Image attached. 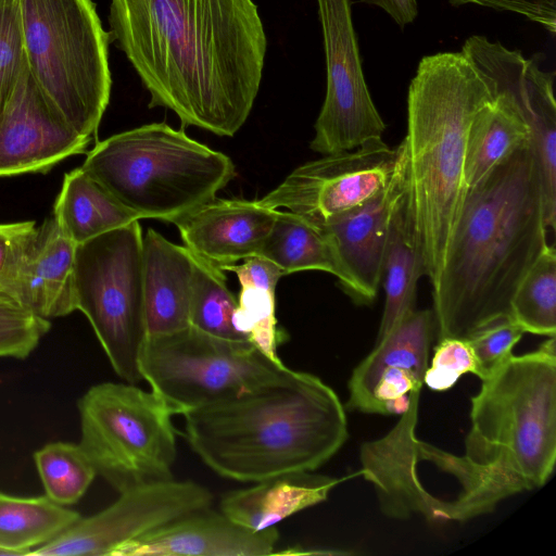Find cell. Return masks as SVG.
Returning a JSON list of instances; mask_svg holds the SVG:
<instances>
[{"instance_id": "obj_10", "label": "cell", "mask_w": 556, "mask_h": 556, "mask_svg": "<svg viewBox=\"0 0 556 556\" xmlns=\"http://www.w3.org/2000/svg\"><path fill=\"white\" fill-rule=\"evenodd\" d=\"M139 220L76 244V309L89 320L113 370L142 380L139 355L148 337Z\"/></svg>"}, {"instance_id": "obj_4", "label": "cell", "mask_w": 556, "mask_h": 556, "mask_svg": "<svg viewBox=\"0 0 556 556\" xmlns=\"http://www.w3.org/2000/svg\"><path fill=\"white\" fill-rule=\"evenodd\" d=\"M191 450L218 476L258 482L313 471L349 437L339 396L317 376L293 370L282 381L184 414Z\"/></svg>"}, {"instance_id": "obj_31", "label": "cell", "mask_w": 556, "mask_h": 556, "mask_svg": "<svg viewBox=\"0 0 556 556\" xmlns=\"http://www.w3.org/2000/svg\"><path fill=\"white\" fill-rule=\"evenodd\" d=\"M275 287L242 283L233 316L236 329L257 350L280 361L277 348L283 333L277 326Z\"/></svg>"}, {"instance_id": "obj_38", "label": "cell", "mask_w": 556, "mask_h": 556, "mask_svg": "<svg viewBox=\"0 0 556 556\" xmlns=\"http://www.w3.org/2000/svg\"><path fill=\"white\" fill-rule=\"evenodd\" d=\"M384 10L400 27L412 23L418 14L417 0H362Z\"/></svg>"}, {"instance_id": "obj_3", "label": "cell", "mask_w": 556, "mask_h": 556, "mask_svg": "<svg viewBox=\"0 0 556 556\" xmlns=\"http://www.w3.org/2000/svg\"><path fill=\"white\" fill-rule=\"evenodd\" d=\"M470 401L462 456L438 451L434 465L459 483L454 521L494 510L503 500L543 486L556 463V340L511 354Z\"/></svg>"}, {"instance_id": "obj_27", "label": "cell", "mask_w": 556, "mask_h": 556, "mask_svg": "<svg viewBox=\"0 0 556 556\" xmlns=\"http://www.w3.org/2000/svg\"><path fill=\"white\" fill-rule=\"evenodd\" d=\"M79 518L77 511L47 495L18 497L0 492V555H28Z\"/></svg>"}, {"instance_id": "obj_17", "label": "cell", "mask_w": 556, "mask_h": 556, "mask_svg": "<svg viewBox=\"0 0 556 556\" xmlns=\"http://www.w3.org/2000/svg\"><path fill=\"white\" fill-rule=\"evenodd\" d=\"M278 540L275 527L252 531L210 506L121 544L111 556H266Z\"/></svg>"}, {"instance_id": "obj_2", "label": "cell", "mask_w": 556, "mask_h": 556, "mask_svg": "<svg viewBox=\"0 0 556 556\" xmlns=\"http://www.w3.org/2000/svg\"><path fill=\"white\" fill-rule=\"evenodd\" d=\"M531 138L467 189L432 290L438 340L466 339L509 315L511 298L547 243Z\"/></svg>"}, {"instance_id": "obj_13", "label": "cell", "mask_w": 556, "mask_h": 556, "mask_svg": "<svg viewBox=\"0 0 556 556\" xmlns=\"http://www.w3.org/2000/svg\"><path fill=\"white\" fill-rule=\"evenodd\" d=\"M105 509L83 518L28 555H109L121 544L137 539L187 514L212 506L213 494L191 480L175 479L118 492Z\"/></svg>"}, {"instance_id": "obj_18", "label": "cell", "mask_w": 556, "mask_h": 556, "mask_svg": "<svg viewBox=\"0 0 556 556\" xmlns=\"http://www.w3.org/2000/svg\"><path fill=\"white\" fill-rule=\"evenodd\" d=\"M397 149L394 174L382 191L354 210L318 225L330 235L342 264L362 293L364 305L376 300L391 219L406 193L401 143Z\"/></svg>"}, {"instance_id": "obj_15", "label": "cell", "mask_w": 556, "mask_h": 556, "mask_svg": "<svg viewBox=\"0 0 556 556\" xmlns=\"http://www.w3.org/2000/svg\"><path fill=\"white\" fill-rule=\"evenodd\" d=\"M90 141L48 104L25 67L0 119V177L46 173Z\"/></svg>"}, {"instance_id": "obj_11", "label": "cell", "mask_w": 556, "mask_h": 556, "mask_svg": "<svg viewBox=\"0 0 556 556\" xmlns=\"http://www.w3.org/2000/svg\"><path fill=\"white\" fill-rule=\"evenodd\" d=\"M323 30L327 90L311 149L334 154L382 138L386 124L363 73L350 0H316Z\"/></svg>"}, {"instance_id": "obj_29", "label": "cell", "mask_w": 556, "mask_h": 556, "mask_svg": "<svg viewBox=\"0 0 556 556\" xmlns=\"http://www.w3.org/2000/svg\"><path fill=\"white\" fill-rule=\"evenodd\" d=\"M193 257L190 326L215 337L248 341L235 327L237 300L226 286L220 268Z\"/></svg>"}, {"instance_id": "obj_7", "label": "cell", "mask_w": 556, "mask_h": 556, "mask_svg": "<svg viewBox=\"0 0 556 556\" xmlns=\"http://www.w3.org/2000/svg\"><path fill=\"white\" fill-rule=\"evenodd\" d=\"M27 71L48 104L93 138L110 101L112 39L92 0H18Z\"/></svg>"}, {"instance_id": "obj_23", "label": "cell", "mask_w": 556, "mask_h": 556, "mask_svg": "<svg viewBox=\"0 0 556 556\" xmlns=\"http://www.w3.org/2000/svg\"><path fill=\"white\" fill-rule=\"evenodd\" d=\"M273 262L283 276L302 270H323L337 277L342 290L356 304L362 293L341 262L330 235L320 226L289 211L276 218L258 254Z\"/></svg>"}, {"instance_id": "obj_8", "label": "cell", "mask_w": 556, "mask_h": 556, "mask_svg": "<svg viewBox=\"0 0 556 556\" xmlns=\"http://www.w3.org/2000/svg\"><path fill=\"white\" fill-rule=\"evenodd\" d=\"M78 409L79 445L116 491L174 479L176 414L155 392L102 382L81 396Z\"/></svg>"}, {"instance_id": "obj_22", "label": "cell", "mask_w": 556, "mask_h": 556, "mask_svg": "<svg viewBox=\"0 0 556 556\" xmlns=\"http://www.w3.org/2000/svg\"><path fill=\"white\" fill-rule=\"evenodd\" d=\"M341 481L311 471L285 473L226 493L219 510L249 530L263 531L326 501Z\"/></svg>"}, {"instance_id": "obj_20", "label": "cell", "mask_w": 556, "mask_h": 556, "mask_svg": "<svg viewBox=\"0 0 556 556\" xmlns=\"http://www.w3.org/2000/svg\"><path fill=\"white\" fill-rule=\"evenodd\" d=\"M74 243L53 216L36 228L20 268L15 296L40 317H62L76 311Z\"/></svg>"}, {"instance_id": "obj_16", "label": "cell", "mask_w": 556, "mask_h": 556, "mask_svg": "<svg viewBox=\"0 0 556 556\" xmlns=\"http://www.w3.org/2000/svg\"><path fill=\"white\" fill-rule=\"evenodd\" d=\"M421 388L410 393L408 408L396 425L382 438L363 443L362 475L375 486L379 506L386 516L406 519L421 515L439 521L442 498L429 493L417 476L418 405Z\"/></svg>"}, {"instance_id": "obj_14", "label": "cell", "mask_w": 556, "mask_h": 556, "mask_svg": "<svg viewBox=\"0 0 556 556\" xmlns=\"http://www.w3.org/2000/svg\"><path fill=\"white\" fill-rule=\"evenodd\" d=\"M435 332L432 309H413L354 368L346 408L366 414L402 415L410 393L424 384Z\"/></svg>"}, {"instance_id": "obj_24", "label": "cell", "mask_w": 556, "mask_h": 556, "mask_svg": "<svg viewBox=\"0 0 556 556\" xmlns=\"http://www.w3.org/2000/svg\"><path fill=\"white\" fill-rule=\"evenodd\" d=\"M52 216L76 244L139 220L81 166L64 175Z\"/></svg>"}, {"instance_id": "obj_1", "label": "cell", "mask_w": 556, "mask_h": 556, "mask_svg": "<svg viewBox=\"0 0 556 556\" xmlns=\"http://www.w3.org/2000/svg\"><path fill=\"white\" fill-rule=\"evenodd\" d=\"M109 23L150 108L217 136L243 126L267 48L253 0H111Z\"/></svg>"}, {"instance_id": "obj_34", "label": "cell", "mask_w": 556, "mask_h": 556, "mask_svg": "<svg viewBox=\"0 0 556 556\" xmlns=\"http://www.w3.org/2000/svg\"><path fill=\"white\" fill-rule=\"evenodd\" d=\"M526 333L510 317L502 316L477 329L468 341L475 363V374L481 380L489 377L511 354L514 346Z\"/></svg>"}, {"instance_id": "obj_6", "label": "cell", "mask_w": 556, "mask_h": 556, "mask_svg": "<svg viewBox=\"0 0 556 556\" xmlns=\"http://www.w3.org/2000/svg\"><path fill=\"white\" fill-rule=\"evenodd\" d=\"M81 167L139 219L168 223L215 198L236 176L229 156L165 123L97 142Z\"/></svg>"}, {"instance_id": "obj_9", "label": "cell", "mask_w": 556, "mask_h": 556, "mask_svg": "<svg viewBox=\"0 0 556 556\" xmlns=\"http://www.w3.org/2000/svg\"><path fill=\"white\" fill-rule=\"evenodd\" d=\"M139 370L151 390L181 415L286 380L293 372L249 341L222 339L192 326L148 336Z\"/></svg>"}, {"instance_id": "obj_37", "label": "cell", "mask_w": 556, "mask_h": 556, "mask_svg": "<svg viewBox=\"0 0 556 556\" xmlns=\"http://www.w3.org/2000/svg\"><path fill=\"white\" fill-rule=\"evenodd\" d=\"M454 5L478 4L498 11L520 14L547 29L556 33V0H451Z\"/></svg>"}, {"instance_id": "obj_26", "label": "cell", "mask_w": 556, "mask_h": 556, "mask_svg": "<svg viewBox=\"0 0 556 556\" xmlns=\"http://www.w3.org/2000/svg\"><path fill=\"white\" fill-rule=\"evenodd\" d=\"M424 276L405 197L391 219L382 277L386 303L377 340L387 334L407 313L415 309L417 281Z\"/></svg>"}, {"instance_id": "obj_19", "label": "cell", "mask_w": 556, "mask_h": 556, "mask_svg": "<svg viewBox=\"0 0 556 556\" xmlns=\"http://www.w3.org/2000/svg\"><path fill=\"white\" fill-rule=\"evenodd\" d=\"M277 211L256 200L215 197L172 224L191 254L223 270L258 254Z\"/></svg>"}, {"instance_id": "obj_5", "label": "cell", "mask_w": 556, "mask_h": 556, "mask_svg": "<svg viewBox=\"0 0 556 556\" xmlns=\"http://www.w3.org/2000/svg\"><path fill=\"white\" fill-rule=\"evenodd\" d=\"M493 99L462 51L424 56L408 88L407 131L401 142L405 200L432 290L467 192L464 166L469 128Z\"/></svg>"}, {"instance_id": "obj_36", "label": "cell", "mask_w": 556, "mask_h": 556, "mask_svg": "<svg viewBox=\"0 0 556 556\" xmlns=\"http://www.w3.org/2000/svg\"><path fill=\"white\" fill-rule=\"evenodd\" d=\"M36 228L34 220L0 224V289L13 296L25 251Z\"/></svg>"}, {"instance_id": "obj_35", "label": "cell", "mask_w": 556, "mask_h": 556, "mask_svg": "<svg viewBox=\"0 0 556 556\" xmlns=\"http://www.w3.org/2000/svg\"><path fill=\"white\" fill-rule=\"evenodd\" d=\"M476 363L466 339L443 338L438 340L431 364L428 365L424 384L433 391H446L468 372L475 374Z\"/></svg>"}, {"instance_id": "obj_30", "label": "cell", "mask_w": 556, "mask_h": 556, "mask_svg": "<svg viewBox=\"0 0 556 556\" xmlns=\"http://www.w3.org/2000/svg\"><path fill=\"white\" fill-rule=\"evenodd\" d=\"M34 458L46 495L62 506L78 502L97 476L79 443H48Z\"/></svg>"}, {"instance_id": "obj_33", "label": "cell", "mask_w": 556, "mask_h": 556, "mask_svg": "<svg viewBox=\"0 0 556 556\" xmlns=\"http://www.w3.org/2000/svg\"><path fill=\"white\" fill-rule=\"evenodd\" d=\"M25 67L18 0H0V119Z\"/></svg>"}, {"instance_id": "obj_28", "label": "cell", "mask_w": 556, "mask_h": 556, "mask_svg": "<svg viewBox=\"0 0 556 556\" xmlns=\"http://www.w3.org/2000/svg\"><path fill=\"white\" fill-rule=\"evenodd\" d=\"M510 317L525 332L556 334V250L547 244L519 282L509 306Z\"/></svg>"}, {"instance_id": "obj_21", "label": "cell", "mask_w": 556, "mask_h": 556, "mask_svg": "<svg viewBox=\"0 0 556 556\" xmlns=\"http://www.w3.org/2000/svg\"><path fill=\"white\" fill-rule=\"evenodd\" d=\"M142 274L148 336L190 326L193 257L154 229L142 237Z\"/></svg>"}, {"instance_id": "obj_12", "label": "cell", "mask_w": 556, "mask_h": 556, "mask_svg": "<svg viewBox=\"0 0 556 556\" xmlns=\"http://www.w3.org/2000/svg\"><path fill=\"white\" fill-rule=\"evenodd\" d=\"M399 149L382 138L302 164L257 202L324 225L365 203L390 182Z\"/></svg>"}, {"instance_id": "obj_32", "label": "cell", "mask_w": 556, "mask_h": 556, "mask_svg": "<svg viewBox=\"0 0 556 556\" xmlns=\"http://www.w3.org/2000/svg\"><path fill=\"white\" fill-rule=\"evenodd\" d=\"M50 327L49 319L0 289V357H27Z\"/></svg>"}, {"instance_id": "obj_25", "label": "cell", "mask_w": 556, "mask_h": 556, "mask_svg": "<svg viewBox=\"0 0 556 556\" xmlns=\"http://www.w3.org/2000/svg\"><path fill=\"white\" fill-rule=\"evenodd\" d=\"M555 73L543 71L536 61L527 59L523 109L539 170L544 222L547 229L556 226V103Z\"/></svg>"}]
</instances>
